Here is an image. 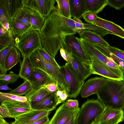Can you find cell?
Listing matches in <instances>:
<instances>
[{"label":"cell","instance_id":"1","mask_svg":"<svg viewBox=\"0 0 124 124\" xmlns=\"http://www.w3.org/2000/svg\"><path fill=\"white\" fill-rule=\"evenodd\" d=\"M39 32L42 48L55 58L66 37L77 31L74 21L60 14L55 6Z\"/></svg>","mask_w":124,"mask_h":124},{"label":"cell","instance_id":"2","mask_svg":"<svg viewBox=\"0 0 124 124\" xmlns=\"http://www.w3.org/2000/svg\"><path fill=\"white\" fill-rule=\"evenodd\" d=\"M95 94L105 107L124 109L123 80L106 78L105 83Z\"/></svg>","mask_w":124,"mask_h":124},{"label":"cell","instance_id":"3","mask_svg":"<svg viewBox=\"0 0 124 124\" xmlns=\"http://www.w3.org/2000/svg\"><path fill=\"white\" fill-rule=\"evenodd\" d=\"M31 61L35 68L41 69L49 75L62 89L68 92L66 85L61 67L56 66L45 60L38 49L30 56Z\"/></svg>","mask_w":124,"mask_h":124},{"label":"cell","instance_id":"4","mask_svg":"<svg viewBox=\"0 0 124 124\" xmlns=\"http://www.w3.org/2000/svg\"><path fill=\"white\" fill-rule=\"evenodd\" d=\"M15 46L22 56H30L36 50L42 47L39 32L30 29L24 34L15 39Z\"/></svg>","mask_w":124,"mask_h":124},{"label":"cell","instance_id":"5","mask_svg":"<svg viewBox=\"0 0 124 124\" xmlns=\"http://www.w3.org/2000/svg\"><path fill=\"white\" fill-rule=\"evenodd\" d=\"M105 107L98 98L88 99L82 105L77 119V124H91L95 122Z\"/></svg>","mask_w":124,"mask_h":124},{"label":"cell","instance_id":"6","mask_svg":"<svg viewBox=\"0 0 124 124\" xmlns=\"http://www.w3.org/2000/svg\"><path fill=\"white\" fill-rule=\"evenodd\" d=\"M85 53L90 57L95 58L107 66L123 80L124 71L111 58L106 56L92 43L82 38H78Z\"/></svg>","mask_w":124,"mask_h":124},{"label":"cell","instance_id":"7","mask_svg":"<svg viewBox=\"0 0 124 124\" xmlns=\"http://www.w3.org/2000/svg\"><path fill=\"white\" fill-rule=\"evenodd\" d=\"M61 46L71 53L74 56L91 70V59L85 53L78 38L73 35L67 36Z\"/></svg>","mask_w":124,"mask_h":124},{"label":"cell","instance_id":"8","mask_svg":"<svg viewBox=\"0 0 124 124\" xmlns=\"http://www.w3.org/2000/svg\"><path fill=\"white\" fill-rule=\"evenodd\" d=\"M61 67L68 89V98H75L80 94L85 81L79 78L67 63Z\"/></svg>","mask_w":124,"mask_h":124},{"label":"cell","instance_id":"9","mask_svg":"<svg viewBox=\"0 0 124 124\" xmlns=\"http://www.w3.org/2000/svg\"><path fill=\"white\" fill-rule=\"evenodd\" d=\"M23 5L37 12L46 19L55 8V0H22Z\"/></svg>","mask_w":124,"mask_h":124},{"label":"cell","instance_id":"10","mask_svg":"<svg viewBox=\"0 0 124 124\" xmlns=\"http://www.w3.org/2000/svg\"><path fill=\"white\" fill-rule=\"evenodd\" d=\"M124 120L123 109L105 107L95 122L99 124H118Z\"/></svg>","mask_w":124,"mask_h":124},{"label":"cell","instance_id":"11","mask_svg":"<svg viewBox=\"0 0 124 124\" xmlns=\"http://www.w3.org/2000/svg\"><path fill=\"white\" fill-rule=\"evenodd\" d=\"M80 108H69L64 102L56 110L49 124H66L75 114L79 111Z\"/></svg>","mask_w":124,"mask_h":124},{"label":"cell","instance_id":"12","mask_svg":"<svg viewBox=\"0 0 124 124\" xmlns=\"http://www.w3.org/2000/svg\"><path fill=\"white\" fill-rule=\"evenodd\" d=\"M1 104L5 106L8 109L9 117L14 118L33 110L28 101L7 100Z\"/></svg>","mask_w":124,"mask_h":124},{"label":"cell","instance_id":"13","mask_svg":"<svg viewBox=\"0 0 124 124\" xmlns=\"http://www.w3.org/2000/svg\"><path fill=\"white\" fill-rule=\"evenodd\" d=\"M91 59L92 74L100 75L106 78L123 80L116 73L98 60L93 57H91Z\"/></svg>","mask_w":124,"mask_h":124},{"label":"cell","instance_id":"14","mask_svg":"<svg viewBox=\"0 0 124 124\" xmlns=\"http://www.w3.org/2000/svg\"><path fill=\"white\" fill-rule=\"evenodd\" d=\"M106 81L105 78L95 77L91 78L84 83L80 92L82 98H86L93 94H95Z\"/></svg>","mask_w":124,"mask_h":124},{"label":"cell","instance_id":"15","mask_svg":"<svg viewBox=\"0 0 124 124\" xmlns=\"http://www.w3.org/2000/svg\"><path fill=\"white\" fill-rule=\"evenodd\" d=\"M32 86V90H36L55 82L47 74L39 69L35 68L28 80Z\"/></svg>","mask_w":124,"mask_h":124},{"label":"cell","instance_id":"16","mask_svg":"<svg viewBox=\"0 0 124 124\" xmlns=\"http://www.w3.org/2000/svg\"><path fill=\"white\" fill-rule=\"evenodd\" d=\"M67 63L81 80L84 81L92 74L90 68L82 63L72 54Z\"/></svg>","mask_w":124,"mask_h":124},{"label":"cell","instance_id":"17","mask_svg":"<svg viewBox=\"0 0 124 124\" xmlns=\"http://www.w3.org/2000/svg\"><path fill=\"white\" fill-rule=\"evenodd\" d=\"M50 112L46 110H33L15 119L20 124H30L45 116L48 115Z\"/></svg>","mask_w":124,"mask_h":124},{"label":"cell","instance_id":"18","mask_svg":"<svg viewBox=\"0 0 124 124\" xmlns=\"http://www.w3.org/2000/svg\"><path fill=\"white\" fill-rule=\"evenodd\" d=\"M93 24L104 29L108 31L110 34L124 39V29L113 22L98 16Z\"/></svg>","mask_w":124,"mask_h":124},{"label":"cell","instance_id":"19","mask_svg":"<svg viewBox=\"0 0 124 124\" xmlns=\"http://www.w3.org/2000/svg\"><path fill=\"white\" fill-rule=\"evenodd\" d=\"M32 11L22 4L16 10L9 21L22 23L31 27L30 17Z\"/></svg>","mask_w":124,"mask_h":124},{"label":"cell","instance_id":"20","mask_svg":"<svg viewBox=\"0 0 124 124\" xmlns=\"http://www.w3.org/2000/svg\"><path fill=\"white\" fill-rule=\"evenodd\" d=\"M71 17L80 19L87 11L85 0H69Z\"/></svg>","mask_w":124,"mask_h":124},{"label":"cell","instance_id":"21","mask_svg":"<svg viewBox=\"0 0 124 124\" xmlns=\"http://www.w3.org/2000/svg\"><path fill=\"white\" fill-rule=\"evenodd\" d=\"M22 4V0H0V8L8 20Z\"/></svg>","mask_w":124,"mask_h":124},{"label":"cell","instance_id":"22","mask_svg":"<svg viewBox=\"0 0 124 124\" xmlns=\"http://www.w3.org/2000/svg\"><path fill=\"white\" fill-rule=\"evenodd\" d=\"M50 94L45 87L36 90H32L24 95L31 107Z\"/></svg>","mask_w":124,"mask_h":124},{"label":"cell","instance_id":"23","mask_svg":"<svg viewBox=\"0 0 124 124\" xmlns=\"http://www.w3.org/2000/svg\"><path fill=\"white\" fill-rule=\"evenodd\" d=\"M80 38L85 39L93 44L108 46L109 44L101 35L90 30L84 29L79 34Z\"/></svg>","mask_w":124,"mask_h":124},{"label":"cell","instance_id":"24","mask_svg":"<svg viewBox=\"0 0 124 124\" xmlns=\"http://www.w3.org/2000/svg\"><path fill=\"white\" fill-rule=\"evenodd\" d=\"M20 64L19 75L24 81L28 80L35 68L30 56H24Z\"/></svg>","mask_w":124,"mask_h":124},{"label":"cell","instance_id":"25","mask_svg":"<svg viewBox=\"0 0 124 124\" xmlns=\"http://www.w3.org/2000/svg\"><path fill=\"white\" fill-rule=\"evenodd\" d=\"M9 30L10 35L16 38L22 36L31 29V27L19 22L9 21Z\"/></svg>","mask_w":124,"mask_h":124},{"label":"cell","instance_id":"26","mask_svg":"<svg viewBox=\"0 0 124 124\" xmlns=\"http://www.w3.org/2000/svg\"><path fill=\"white\" fill-rule=\"evenodd\" d=\"M57 106L55 102L54 95L49 94L32 107L33 110L52 111Z\"/></svg>","mask_w":124,"mask_h":124},{"label":"cell","instance_id":"27","mask_svg":"<svg viewBox=\"0 0 124 124\" xmlns=\"http://www.w3.org/2000/svg\"><path fill=\"white\" fill-rule=\"evenodd\" d=\"M21 55L18 49L13 46L7 54L5 61V67L6 70H10L19 61Z\"/></svg>","mask_w":124,"mask_h":124},{"label":"cell","instance_id":"28","mask_svg":"<svg viewBox=\"0 0 124 124\" xmlns=\"http://www.w3.org/2000/svg\"><path fill=\"white\" fill-rule=\"evenodd\" d=\"M87 11L97 14L107 5V0H85Z\"/></svg>","mask_w":124,"mask_h":124},{"label":"cell","instance_id":"29","mask_svg":"<svg viewBox=\"0 0 124 124\" xmlns=\"http://www.w3.org/2000/svg\"><path fill=\"white\" fill-rule=\"evenodd\" d=\"M45 20L44 17L40 14L32 10L30 17L31 29L39 31L44 24Z\"/></svg>","mask_w":124,"mask_h":124},{"label":"cell","instance_id":"30","mask_svg":"<svg viewBox=\"0 0 124 124\" xmlns=\"http://www.w3.org/2000/svg\"><path fill=\"white\" fill-rule=\"evenodd\" d=\"M15 43V39L14 37L11 35L9 42L8 46L3 50L0 51V74L6 73L7 71L5 67L6 57L7 54L12 46L14 45Z\"/></svg>","mask_w":124,"mask_h":124},{"label":"cell","instance_id":"31","mask_svg":"<svg viewBox=\"0 0 124 124\" xmlns=\"http://www.w3.org/2000/svg\"><path fill=\"white\" fill-rule=\"evenodd\" d=\"M93 45L104 54L112 59L124 71V60L119 58L111 52L106 46L97 44Z\"/></svg>","mask_w":124,"mask_h":124},{"label":"cell","instance_id":"32","mask_svg":"<svg viewBox=\"0 0 124 124\" xmlns=\"http://www.w3.org/2000/svg\"><path fill=\"white\" fill-rule=\"evenodd\" d=\"M32 85L29 80L24 82L17 87L7 93L19 96H22L28 93L32 90Z\"/></svg>","mask_w":124,"mask_h":124},{"label":"cell","instance_id":"33","mask_svg":"<svg viewBox=\"0 0 124 124\" xmlns=\"http://www.w3.org/2000/svg\"><path fill=\"white\" fill-rule=\"evenodd\" d=\"M56 6L58 12L61 15L68 18L71 19L69 0H55Z\"/></svg>","mask_w":124,"mask_h":124},{"label":"cell","instance_id":"34","mask_svg":"<svg viewBox=\"0 0 124 124\" xmlns=\"http://www.w3.org/2000/svg\"><path fill=\"white\" fill-rule=\"evenodd\" d=\"M20 78L21 77L19 74L12 71H10L8 74H0V84H12Z\"/></svg>","mask_w":124,"mask_h":124},{"label":"cell","instance_id":"35","mask_svg":"<svg viewBox=\"0 0 124 124\" xmlns=\"http://www.w3.org/2000/svg\"><path fill=\"white\" fill-rule=\"evenodd\" d=\"M68 97V91L65 89H62L58 85L57 89L54 94L55 102L57 105L65 101Z\"/></svg>","mask_w":124,"mask_h":124},{"label":"cell","instance_id":"36","mask_svg":"<svg viewBox=\"0 0 124 124\" xmlns=\"http://www.w3.org/2000/svg\"><path fill=\"white\" fill-rule=\"evenodd\" d=\"M7 100H12L22 101H27L25 96H19L7 93L0 92V101L1 104Z\"/></svg>","mask_w":124,"mask_h":124},{"label":"cell","instance_id":"37","mask_svg":"<svg viewBox=\"0 0 124 124\" xmlns=\"http://www.w3.org/2000/svg\"><path fill=\"white\" fill-rule=\"evenodd\" d=\"M83 27L84 29L92 30L101 36H103L108 34H110L106 30L93 24L83 23Z\"/></svg>","mask_w":124,"mask_h":124},{"label":"cell","instance_id":"38","mask_svg":"<svg viewBox=\"0 0 124 124\" xmlns=\"http://www.w3.org/2000/svg\"><path fill=\"white\" fill-rule=\"evenodd\" d=\"M39 53L42 57L48 62L58 67H60L55 60L47 53L41 47L38 49Z\"/></svg>","mask_w":124,"mask_h":124},{"label":"cell","instance_id":"39","mask_svg":"<svg viewBox=\"0 0 124 124\" xmlns=\"http://www.w3.org/2000/svg\"><path fill=\"white\" fill-rule=\"evenodd\" d=\"M107 5L117 10H120L124 7V0H107Z\"/></svg>","mask_w":124,"mask_h":124},{"label":"cell","instance_id":"40","mask_svg":"<svg viewBox=\"0 0 124 124\" xmlns=\"http://www.w3.org/2000/svg\"><path fill=\"white\" fill-rule=\"evenodd\" d=\"M97 14L92 12L87 11L83 16L85 21L89 23L93 24L96 19Z\"/></svg>","mask_w":124,"mask_h":124},{"label":"cell","instance_id":"41","mask_svg":"<svg viewBox=\"0 0 124 124\" xmlns=\"http://www.w3.org/2000/svg\"><path fill=\"white\" fill-rule=\"evenodd\" d=\"M11 35L10 34L0 35V51L8 46L9 42Z\"/></svg>","mask_w":124,"mask_h":124},{"label":"cell","instance_id":"42","mask_svg":"<svg viewBox=\"0 0 124 124\" xmlns=\"http://www.w3.org/2000/svg\"><path fill=\"white\" fill-rule=\"evenodd\" d=\"M106 46L112 53L119 58L124 60V51L110 45Z\"/></svg>","mask_w":124,"mask_h":124},{"label":"cell","instance_id":"43","mask_svg":"<svg viewBox=\"0 0 124 124\" xmlns=\"http://www.w3.org/2000/svg\"><path fill=\"white\" fill-rule=\"evenodd\" d=\"M58 85L57 82H54L46 85L44 87L50 94L54 95L57 89Z\"/></svg>","mask_w":124,"mask_h":124},{"label":"cell","instance_id":"44","mask_svg":"<svg viewBox=\"0 0 124 124\" xmlns=\"http://www.w3.org/2000/svg\"><path fill=\"white\" fill-rule=\"evenodd\" d=\"M75 22L77 32L79 34L83 30L85 29L83 27V23L80 19L73 17L72 19Z\"/></svg>","mask_w":124,"mask_h":124},{"label":"cell","instance_id":"45","mask_svg":"<svg viewBox=\"0 0 124 124\" xmlns=\"http://www.w3.org/2000/svg\"><path fill=\"white\" fill-rule=\"evenodd\" d=\"M66 105L68 107L77 109L79 107V102L78 100L69 99L65 102Z\"/></svg>","mask_w":124,"mask_h":124},{"label":"cell","instance_id":"46","mask_svg":"<svg viewBox=\"0 0 124 124\" xmlns=\"http://www.w3.org/2000/svg\"><path fill=\"white\" fill-rule=\"evenodd\" d=\"M60 50L61 56L67 62H68L72 55V54L67 51L61 46L60 47Z\"/></svg>","mask_w":124,"mask_h":124},{"label":"cell","instance_id":"47","mask_svg":"<svg viewBox=\"0 0 124 124\" xmlns=\"http://www.w3.org/2000/svg\"><path fill=\"white\" fill-rule=\"evenodd\" d=\"M0 116L2 118L9 117V114L8 109L4 104L0 106Z\"/></svg>","mask_w":124,"mask_h":124},{"label":"cell","instance_id":"48","mask_svg":"<svg viewBox=\"0 0 124 124\" xmlns=\"http://www.w3.org/2000/svg\"><path fill=\"white\" fill-rule=\"evenodd\" d=\"M48 115L45 116L30 124H49Z\"/></svg>","mask_w":124,"mask_h":124},{"label":"cell","instance_id":"49","mask_svg":"<svg viewBox=\"0 0 124 124\" xmlns=\"http://www.w3.org/2000/svg\"><path fill=\"white\" fill-rule=\"evenodd\" d=\"M79 111L75 114L70 120L66 124H77V119Z\"/></svg>","mask_w":124,"mask_h":124},{"label":"cell","instance_id":"50","mask_svg":"<svg viewBox=\"0 0 124 124\" xmlns=\"http://www.w3.org/2000/svg\"><path fill=\"white\" fill-rule=\"evenodd\" d=\"M0 35L10 34L9 31L0 24Z\"/></svg>","mask_w":124,"mask_h":124},{"label":"cell","instance_id":"51","mask_svg":"<svg viewBox=\"0 0 124 124\" xmlns=\"http://www.w3.org/2000/svg\"><path fill=\"white\" fill-rule=\"evenodd\" d=\"M0 90L11 91L13 90L12 89L9 87L8 86V85L6 84L0 85Z\"/></svg>","mask_w":124,"mask_h":124},{"label":"cell","instance_id":"52","mask_svg":"<svg viewBox=\"0 0 124 124\" xmlns=\"http://www.w3.org/2000/svg\"><path fill=\"white\" fill-rule=\"evenodd\" d=\"M1 25L4 27L8 31V30H9L8 22H6Z\"/></svg>","mask_w":124,"mask_h":124},{"label":"cell","instance_id":"53","mask_svg":"<svg viewBox=\"0 0 124 124\" xmlns=\"http://www.w3.org/2000/svg\"><path fill=\"white\" fill-rule=\"evenodd\" d=\"M0 124H9L0 116Z\"/></svg>","mask_w":124,"mask_h":124},{"label":"cell","instance_id":"54","mask_svg":"<svg viewBox=\"0 0 124 124\" xmlns=\"http://www.w3.org/2000/svg\"><path fill=\"white\" fill-rule=\"evenodd\" d=\"M10 124H20L19 123H18L17 121L15 120V121L12 123H11Z\"/></svg>","mask_w":124,"mask_h":124},{"label":"cell","instance_id":"55","mask_svg":"<svg viewBox=\"0 0 124 124\" xmlns=\"http://www.w3.org/2000/svg\"><path fill=\"white\" fill-rule=\"evenodd\" d=\"M91 124H99L98 123H97L95 122H94Z\"/></svg>","mask_w":124,"mask_h":124},{"label":"cell","instance_id":"56","mask_svg":"<svg viewBox=\"0 0 124 124\" xmlns=\"http://www.w3.org/2000/svg\"><path fill=\"white\" fill-rule=\"evenodd\" d=\"M123 81H124V80Z\"/></svg>","mask_w":124,"mask_h":124},{"label":"cell","instance_id":"57","mask_svg":"<svg viewBox=\"0 0 124 124\" xmlns=\"http://www.w3.org/2000/svg\"><path fill=\"white\" fill-rule=\"evenodd\" d=\"M123 110H124V109Z\"/></svg>","mask_w":124,"mask_h":124}]
</instances>
